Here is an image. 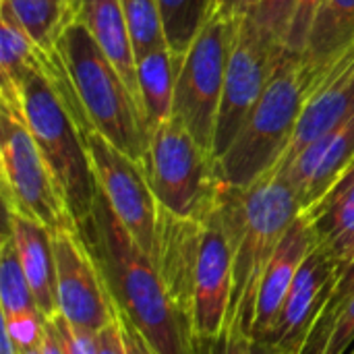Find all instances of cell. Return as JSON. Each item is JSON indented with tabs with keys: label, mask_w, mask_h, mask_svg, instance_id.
I'll use <instances>...</instances> for the list:
<instances>
[{
	"label": "cell",
	"mask_w": 354,
	"mask_h": 354,
	"mask_svg": "<svg viewBox=\"0 0 354 354\" xmlns=\"http://www.w3.org/2000/svg\"><path fill=\"white\" fill-rule=\"evenodd\" d=\"M116 309L156 354H193L189 317L176 307L151 257L122 226L100 193L95 209L79 226Z\"/></svg>",
	"instance_id": "1"
},
{
	"label": "cell",
	"mask_w": 354,
	"mask_h": 354,
	"mask_svg": "<svg viewBox=\"0 0 354 354\" xmlns=\"http://www.w3.org/2000/svg\"><path fill=\"white\" fill-rule=\"evenodd\" d=\"M218 214L232 249V301L226 328L251 334L263 274L303 207L288 176L276 166L247 187L224 183Z\"/></svg>",
	"instance_id": "2"
},
{
	"label": "cell",
	"mask_w": 354,
	"mask_h": 354,
	"mask_svg": "<svg viewBox=\"0 0 354 354\" xmlns=\"http://www.w3.org/2000/svg\"><path fill=\"white\" fill-rule=\"evenodd\" d=\"M56 50L91 127L120 151L143 164L149 149V124L143 106L118 68L77 21L62 29Z\"/></svg>",
	"instance_id": "3"
},
{
	"label": "cell",
	"mask_w": 354,
	"mask_h": 354,
	"mask_svg": "<svg viewBox=\"0 0 354 354\" xmlns=\"http://www.w3.org/2000/svg\"><path fill=\"white\" fill-rule=\"evenodd\" d=\"M37 60L27 68L21 83L23 120L50 166L77 228L87 222L100 199V187L87 149L85 133L64 106L52 79Z\"/></svg>",
	"instance_id": "4"
},
{
	"label": "cell",
	"mask_w": 354,
	"mask_h": 354,
	"mask_svg": "<svg viewBox=\"0 0 354 354\" xmlns=\"http://www.w3.org/2000/svg\"><path fill=\"white\" fill-rule=\"evenodd\" d=\"M305 104L301 56L286 50L251 118L226 153L216 160L220 180L230 187H247L280 166L292 145Z\"/></svg>",
	"instance_id": "5"
},
{
	"label": "cell",
	"mask_w": 354,
	"mask_h": 354,
	"mask_svg": "<svg viewBox=\"0 0 354 354\" xmlns=\"http://www.w3.org/2000/svg\"><path fill=\"white\" fill-rule=\"evenodd\" d=\"M143 170L158 205L170 214L203 222L218 207L224 183L216 160L176 116L149 133Z\"/></svg>",
	"instance_id": "6"
},
{
	"label": "cell",
	"mask_w": 354,
	"mask_h": 354,
	"mask_svg": "<svg viewBox=\"0 0 354 354\" xmlns=\"http://www.w3.org/2000/svg\"><path fill=\"white\" fill-rule=\"evenodd\" d=\"M241 19L214 12L183 56L176 77L172 116H176L212 156L226 66Z\"/></svg>",
	"instance_id": "7"
},
{
	"label": "cell",
	"mask_w": 354,
	"mask_h": 354,
	"mask_svg": "<svg viewBox=\"0 0 354 354\" xmlns=\"http://www.w3.org/2000/svg\"><path fill=\"white\" fill-rule=\"evenodd\" d=\"M2 197L6 212L21 214L52 234L79 230L64 195L23 118L2 110Z\"/></svg>",
	"instance_id": "8"
},
{
	"label": "cell",
	"mask_w": 354,
	"mask_h": 354,
	"mask_svg": "<svg viewBox=\"0 0 354 354\" xmlns=\"http://www.w3.org/2000/svg\"><path fill=\"white\" fill-rule=\"evenodd\" d=\"M286 48L278 46L259 25L247 15L239 21L234 46L226 66L224 91L216 122L214 158L226 153L236 135L243 131L253 110L257 108L278 58Z\"/></svg>",
	"instance_id": "9"
},
{
	"label": "cell",
	"mask_w": 354,
	"mask_h": 354,
	"mask_svg": "<svg viewBox=\"0 0 354 354\" xmlns=\"http://www.w3.org/2000/svg\"><path fill=\"white\" fill-rule=\"evenodd\" d=\"M83 133L100 193L110 203L122 226L137 241V245L151 255L160 205L153 197L143 164L120 151L93 127L85 129Z\"/></svg>",
	"instance_id": "10"
},
{
	"label": "cell",
	"mask_w": 354,
	"mask_h": 354,
	"mask_svg": "<svg viewBox=\"0 0 354 354\" xmlns=\"http://www.w3.org/2000/svg\"><path fill=\"white\" fill-rule=\"evenodd\" d=\"M54 255L58 313L95 334L108 328L118 309L79 230L54 232Z\"/></svg>",
	"instance_id": "11"
},
{
	"label": "cell",
	"mask_w": 354,
	"mask_h": 354,
	"mask_svg": "<svg viewBox=\"0 0 354 354\" xmlns=\"http://www.w3.org/2000/svg\"><path fill=\"white\" fill-rule=\"evenodd\" d=\"M201 224L203 234L193 286L191 332L193 338H214L226 328L230 315L232 249L218 207Z\"/></svg>",
	"instance_id": "12"
},
{
	"label": "cell",
	"mask_w": 354,
	"mask_h": 354,
	"mask_svg": "<svg viewBox=\"0 0 354 354\" xmlns=\"http://www.w3.org/2000/svg\"><path fill=\"white\" fill-rule=\"evenodd\" d=\"M338 278L340 268L334 257L313 243L295 276L270 342L292 354L303 353L315 324L332 299Z\"/></svg>",
	"instance_id": "13"
},
{
	"label": "cell",
	"mask_w": 354,
	"mask_h": 354,
	"mask_svg": "<svg viewBox=\"0 0 354 354\" xmlns=\"http://www.w3.org/2000/svg\"><path fill=\"white\" fill-rule=\"evenodd\" d=\"M354 112V39L313 79L292 145L280 164L290 162L309 143Z\"/></svg>",
	"instance_id": "14"
},
{
	"label": "cell",
	"mask_w": 354,
	"mask_h": 354,
	"mask_svg": "<svg viewBox=\"0 0 354 354\" xmlns=\"http://www.w3.org/2000/svg\"><path fill=\"white\" fill-rule=\"evenodd\" d=\"M354 162V112L309 143L290 162L280 164L303 212L315 205Z\"/></svg>",
	"instance_id": "15"
},
{
	"label": "cell",
	"mask_w": 354,
	"mask_h": 354,
	"mask_svg": "<svg viewBox=\"0 0 354 354\" xmlns=\"http://www.w3.org/2000/svg\"><path fill=\"white\" fill-rule=\"evenodd\" d=\"M201 234H203L201 222L178 218L168 209L160 207L153 251L149 257L156 270L160 272L176 307L189 317V324H191L193 286H195V272L199 263Z\"/></svg>",
	"instance_id": "16"
},
{
	"label": "cell",
	"mask_w": 354,
	"mask_h": 354,
	"mask_svg": "<svg viewBox=\"0 0 354 354\" xmlns=\"http://www.w3.org/2000/svg\"><path fill=\"white\" fill-rule=\"evenodd\" d=\"M313 243H315V236H313L311 224L305 218V214H301L292 222V226L288 228L284 239L280 241V245L263 274L257 303H255L251 336H255L259 340L272 338L276 324L280 319L284 301L288 297V290L295 282V276H297L303 259L311 251Z\"/></svg>",
	"instance_id": "17"
},
{
	"label": "cell",
	"mask_w": 354,
	"mask_h": 354,
	"mask_svg": "<svg viewBox=\"0 0 354 354\" xmlns=\"http://www.w3.org/2000/svg\"><path fill=\"white\" fill-rule=\"evenodd\" d=\"M6 232L12 236L23 272L31 286L35 305L39 313L48 319L58 313L56 295V255H54V234L15 212H6Z\"/></svg>",
	"instance_id": "18"
},
{
	"label": "cell",
	"mask_w": 354,
	"mask_h": 354,
	"mask_svg": "<svg viewBox=\"0 0 354 354\" xmlns=\"http://www.w3.org/2000/svg\"><path fill=\"white\" fill-rule=\"evenodd\" d=\"M303 214L311 224L315 243L334 257L342 272L354 259V162Z\"/></svg>",
	"instance_id": "19"
},
{
	"label": "cell",
	"mask_w": 354,
	"mask_h": 354,
	"mask_svg": "<svg viewBox=\"0 0 354 354\" xmlns=\"http://www.w3.org/2000/svg\"><path fill=\"white\" fill-rule=\"evenodd\" d=\"M71 17L89 31L141 104L137 60L120 0H73Z\"/></svg>",
	"instance_id": "20"
},
{
	"label": "cell",
	"mask_w": 354,
	"mask_h": 354,
	"mask_svg": "<svg viewBox=\"0 0 354 354\" xmlns=\"http://www.w3.org/2000/svg\"><path fill=\"white\" fill-rule=\"evenodd\" d=\"M354 39V0H324L301 54L305 87Z\"/></svg>",
	"instance_id": "21"
},
{
	"label": "cell",
	"mask_w": 354,
	"mask_h": 354,
	"mask_svg": "<svg viewBox=\"0 0 354 354\" xmlns=\"http://www.w3.org/2000/svg\"><path fill=\"white\" fill-rule=\"evenodd\" d=\"M180 62L170 48L156 50L137 60V79L141 106L149 124V133L174 114V91Z\"/></svg>",
	"instance_id": "22"
},
{
	"label": "cell",
	"mask_w": 354,
	"mask_h": 354,
	"mask_svg": "<svg viewBox=\"0 0 354 354\" xmlns=\"http://www.w3.org/2000/svg\"><path fill=\"white\" fill-rule=\"evenodd\" d=\"M0 8L6 10L46 54L56 48L62 29L73 21V0H0Z\"/></svg>",
	"instance_id": "23"
},
{
	"label": "cell",
	"mask_w": 354,
	"mask_h": 354,
	"mask_svg": "<svg viewBox=\"0 0 354 354\" xmlns=\"http://www.w3.org/2000/svg\"><path fill=\"white\" fill-rule=\"evenodd\" d=\"M172 56L183 62L189 46L216 10V0H158Z\"/></svg>",
	"instance_id": "24"
},
{
	"label": "cell",
	"mask_w": 354,
	"mask_h": 354,
	"mask_svg": "<svg viewBox=\"0 0 354 354\" xmlns=\"http://www.w3.org/2000/svg\"><path fill=\"white\" fill-rule=\"evenodd\" d=\"M301 354H354V290L324 311Z\"/></svg>",
	"instance_id": "25"
},
{
	"label": "cell",
	"mask_w": 354,
	"mask_h": 354,
	"mask_svg": "<svg viewBox=\"0 0 354 354\" xmlns=\"http://www.w3.org/2000/svg\"><path fill=\"white\" fill-rule=\"evenodd\" d=\"M120 4L127 19L135 60L156 50L170 48L158 0H120Z\"/></svg>",
	"instance_id": "26"
},
{
	"label": "cell",
	"mask_w": 354,
	"mask_h": 354,
	"mask_svg": "<svg viewBox=\"0 0 354 354\" xmlns=\"http://www.w3.org/2000/svg\"><path fill=\"white\" fill-rule=\"evenodd\" d=\"M35 309L37 305L27 282V276L23 272L17 247L12 243V236L4 230L0 245V313L10 315Z\"/></svg>",
	"instance_id": "27"
},
{
	"label": "cell",
	"mask_w": 354,
	"mask_h": 354,
	"mask_svg": "<svg viewBox=\"0 0 354 354\" xmlns=\"http://www.w3.org/2000/svg\"><path fill=\"white\" fill-rule=\"evenodd\" d=\"M193 354H292L270 340H259L239 328H224L214 338H193Z\"/></svg>",
	"instance_id": "28"
},
{
	"label": "cell",
	"mask_w": 354,
	"mask_h": 354,
	"mask_svg": "<svg viewBox=\"0 0 354 354\" xmlns=\"http://www.w3.org/2000/svg\"><path fill=\"white\" fill-rule=\"evenodd\" d=\"M297 8L299 0H259L251 17L278 46L286 48Z\"/></svg>",
	"instance_id": "29"
},
{
	"label": "cell",
	"mask_w": 354,
	"mask_h": 354,
	"mask_svg": "<svg viewBox=\"0 0 354 354\" xmlns=\"http://www.w3.org/2000/svg\"><path fill=\"white\" fill-rule=\"evenodd\" d=\"M2 317V328L10 334L19 351H29V348H39L44 340V328H46V317L35 309V311H21V313H10Z\"/></svg>",
	"instance_id": "30"
},
{
	"label": "cell",
	"mask_w": 354,
	"mask_h": 354,
	"mask_svg": "<svg viewBox=\"0 0 354 354\" xmlns=\"http://www.w3.org/2000/svg\"><path fill=\"white\" fill-rule=\"evenodd\" d=\"M60 338V344L66 354H97V334L75 326L64 315L56 313L48 317Z\"/></svg>",
	"instance_id": "31"
},
{
	"label": "cell",
	"mask_w": 354,
	"mask_h": 354,
	"mask_svg": "<svg viewBox=\"0 0 354 354\" xmlns=\"http://www.w3.org/2000/svg\"><path fill=\"white\" fill-rule=\"evenodd\" d=\"M322 2L324 0H299V8H297L292 27H290L288 39H286V50L288 52L299 54V56L303 54L309 31H311V25H313V21L317 17V10H319Z\"/></svg>",
	"instance_id": "32"
},
{
	"label": "cell",
	"mask_w": 354,
	"mask_h": 354,
	"mask_svg": "<svg viewBox=\"0 0 354 354\" xmlns=\"http://www.w3.org/2000/svg\"><path fill=\"white\" fill-rule=\"evenodd\" d=\"M97 354H127L118 315L108 328L97 332Z\"/></svg>",
	"instance_id": "33"
},
{
	"label": "cell",
	"mask_w": 354,
	"mask_h": 354,
	"mask_svg": "<svg viewBox=\"0 0 354 354\" xmlns=\"http://www.w3.org/2000/svg\"><path fill=\"white\" fill-rule=\"evenodd\" d=\"M118 319H120V328H122V338H124L127 354H156L151 351V346L145 342V338L137 332V328L120 311H118Z\"/></svg>",
	"instance_id": "34"
},
{
	"label": "cell",
	"mask_w": 354,
	"mask_h": 354,
	"mask_svg": "<svg viewBox=\"0 0 354 354\" xmlns=\"http://www.w3.org/2000/svg\"><path fill=\"white\" fill-rule=\"evenodd\" d=\"M257 2H259V0H216V10H214V12H220V15H226V17L241 19V17L253 15Z\"/></svg>",
	"instance_id": "35"
},
{
	"label": "cell",
	"mask_w": 354,
	"mask_h": 354,
	"mask_svg": "<svg viewBox=\"0 0 354 354\" xmlns=\"http://www.w3.org/2000/svg\"><path fill=\"white\" fill-rule=\"evenodd\" d=\"M351 290H354V259L340 272V278H338V284H336V288H334V292H332V299H330V303H328V307H326V311L328 309H332V307H336ZM324 315V313H322Z\"/></svg>",
	"instance_id": "36"
},
{
	"label": "cell",
	"mask_w": 354,
	"mask_h": 354,
	"mask_svg": "<svg viewBox=\"0 0 354 354\" xmlns=\"http://www.w3.org/2000/svg\"><path fill=\"white\" fill-rule=\"evenodd\" d=\"M41 354H66L62 344H60V338L52 326L50 319H46V328H44V340H41V346H39Z\"/></svg>",
	"instance_id": "37"
},
{
	"label": "cell",
	"mask_w": 354,
	"mask_h": 354,
	"mask_svg": "<svg viewBox=\"0 0 354 354\" xmlns=\"http://www.w3.org/2000/svg\"><path fill=\"white\" fill-rule=\"evenodd\" d=\"M21 354H41V351L39 348H29V351H23Z\"/></svg>",
	"instance_id": "38"
}]
</instances>
